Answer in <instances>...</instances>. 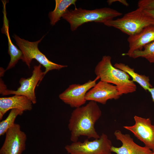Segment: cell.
<instances>
[{"label": "cell", "instance_id": "6da1fadb", "mask_svg": "<svg viewBox=\"0 0 154 154\" xmlns=\"http://www.w3.org/2000/svg\"><path fill=\"white\" fill-rule=\"evenodd\" d=\"M101 115V109L94 101H90L84 106L75 108L71 113L68 125L71 141H77L82 136L88 139L99 138L94 126Z\"/></svg>", "mask_w": 154, "mask_h": 154}, {"label": "cell", "instance_id": "7a4b0ae2", "mask_svg": "<svg viewBox=\"0 0 154 154\" xmlns=\"http://www.w3.org/2000/svg\"><path fill=\"white\" fill-rule=\"evenodd\" d=\"M111 57L105 55L95 67V73L100 80L113 84L117 87L120 96L135 92L137 86L130 80L127 73L114 66L112 64Z\"/></svg>", "mask_w": 154, "mask_h": 154}, {"label": "cell", "instance_id": "3957f363", "mask_svg": "<svg viewBox=\"0 0 154 154\" xmlns=\"http://www.w3.org/2000/svg\"><path fill=\"white\" fill-rule=\"evenodd\" d=\"M122 15L121 12L108 7L90 10L75 7L74 9H68L62 17L69 23L71 30L73 31L85 23L94 22L104 24Z\"/></svg>", "mask_w": 154, "mask_h": 154}, {"label": "cell", "instance_id": "277c9868", "mask_svg": "<svg viewBox=\"0 0 154 154\" xmlns=\"http://www.w3.org/2000/svg\"><path fill=\"white\" fill-rule=\"evenodd\" d=\"M104 24L117 29L131 36L139 33L147 26L154 25V19L144 10L138 8L125 14L122 17L108 21Z\"/></svg>", "mask_w": 154, "mask_h": 154}, {"label": "cell", "instance_id": "5b68a950", "mask_svg": "<svg viewBox=\"0 0 154 154\" xmlns=\"http://www.w3.org/2000/svg\"><path fill=\"white\" fill-rule=\"evenodd\" d=\"M44 36L39 40L33 42L21 38L15 34H14L13 37L16 41V44L23 53L22 61L30 68L33 59H35L45 68V70L44 72L45 76L50 71L54 70H59L68 66L52 62L39 50L38 48V44Z\"/></svg>", "mask_w": 154, "mask_h": 154}, {"label": "cell", "instance_id": "8992f818", "mask_svg": "<svg viewBox=\"0 0 154 154\" xmlns=\"http://www.w3.org/2000/svg\"><path fill=\"white\" fill-rule=\"evenodd\" d=\"M112 146L107 135L103 133L98 139L93 141L88 139L83 142H72L66 145L65 148L70 154H110Z\"/></svg>", "mask_w": 154, "mask_h": 154}, {"label": "cell", "instance_id": "52a82bcc", "mask_svg": "<svg viewBox=\"0 0 154 154\" xmlns=\"http://www.w3.org/2000/svg\"><path fill=\"white\" fill-rule=\"evenodd\" d=\"M41 65H35L33 67L32 74L31 77L27 78H22L19 81L20 86L17 90L7 89L1 94L3 96L10 94L22 95L27 98L33 104L37 103L35 94V89L39 84L44 77V72L41 69Z\"/></svg>", "mask_w": 154, "mask_h": 154}, {"label": "cell", "instance_id": "ba28073f", "mask_svg": "<svg viewBox=\"0 0 154 154\" xmlns=\"http://www.w3.org/2000/svg\"><path fill=\"white\" fill-rule=\"evenodd\" d=\"M100 79L97 76L93 80H89L83 84H73L60 94L59 98L64 103L72 108H75L82 106L87 101L85 96L87 92L96 84Z\"/></svg>", "mask_w": 154, "mask_h": 154}, {"label": "cell", "instance_id": "9c48e42d", "mask_svg": "<svg viewBox=\"0 0 154 154\" xmlns=\"http://www.w3.org/2000/svg\"><path fill=\"white\" fill-rule=\"evenodd\" d=\"M27 137L20 125L15 123L7 131L0 154H22L25 149Z\"/></svg>", "mask_w": 154, "mask_h": 154}, {"label": "cell", "instance_id": "30bf717a", "mask_svg": "<svg viewBox=\"0 0 154 154\" xmlns=\"http://www.w3.org/2000/svg\"><path fill=\"white\" fill-rule=\"evenodd\" d=\"M134 119V125L123 127L131 132L145 146L154 150V125L152 124L150 119L135 116Z\"/></svg>", "mask_w": 154, "mask_h": 154}, {"label": "cell", "instance_id": "8fae6325", "mask_svg": "<svg viewBox=\"0 0 154 154\" xmlns=\"http://www.w3.org/2000/svg\"><path fill=\"white\" fill-rule=\"evenodd\" d=\"M117 87L100 80L86 93V101H93L105 104L109 100H117L120 97Z\"/></svg>", "mask_w": 154, "mask_h": 154}, {"label": "cell", "instance_id": "7c38bea8", "mask_svg": "<svg viewBox=\"0 0 154 154\" xmlns=\"http://www.w3.org/2000/svg\"><path fill=\"white\" fill-rule=\"evenodd\" d=\"M114 134L116 139L121 141V146L116 147L112 146L111 152L116 154H150L153 152L151 149L145 146H140L136 143L129 134H124L119 130H116Z\"/></svg>", "mask_w": 154, "mask_h": 154}, {"label": "cell", "instance_id": "4fadbf2b", "mask_svg": "<svg viewBox=\"0 0 154 154\" xmlns=\"http://www.w3.org/2000/svg\"><path fill=\"white\" fill-rule=\"evenodd\" d=\"M33 103L25 96L15 95L8 97L0 98V120L9 110L17 109L23 112L31 110Z\"/></svg>", "mask_w": 154, "mask_h": 154}, {"label": "cell", "instance_id": "5bb4252c", "mask_svg": "<svg viewBox=\"0 0 154 154\" xmlns=\"http://www.w3.org/2000/svg\"><path fill=\"white\" fill-rule=\"evenodd\" d=\"M129 49L128 52L122 54L129 56L134 51L141 50L146 44L154 41V25L145 27L139 33L129 36L127 39Z\"/></svg>", "mask_w": 154, "mask_h": 154}, {"label": "cell", "instance_id": "9a60e30c", "mask_svg": "<svg viewBox=\"0 0 154 154\" xmlns=\"http://www.w3.org/2000/svg\"><path fill=\"white\" fill-rule=\"evenodd\" d=\"M5 12H4V16L3 25L1 29L2 33L5 34L8 41V54L10 57V60L5 70H8L14 67L18 61L22 59L23 54L22 51L18 49L13 43L10 37L8 20L6 18Z\"/></svg>", "mask_w": 154, "mask_h": 154}, {"label": "cell", "instance_id": "2e32d148", "mask_svg": "<svg viewBox=\"0 0 154 154\" xmlns=\"http://www.w3.org/2000/svg\"><path fill=\"white\" fill-rule=\"evenodd\" d=\"M114 66L127 74L132 78V80L134 82L138 83L145 91L148 90L149 88L152 87L149 82L148 76L135 72L133 68H131L128 65L122 63H116Z\"/></svg>", "mask_w": 154, "mask_h": 154}, {"label": "cell", "instance_id": "e0dca14e", "mask_svg": "<svg viewBox=\"0 0 154 154\" xmlns=\"http://www.w3.org/2000/svg\"><path fill=\"white\" fill-rule=\"evenodd\" d=\"M54 10L48 13L50 24L54 25L65 13L68 8L72 5H75L76 0H56Z\"/></svg>", "mask_w": 154, "mask_h": 154}, {"label": "cell", "instance_id": "ac0fdd59", "mask_svg": "<svg viewBox=\"0 0 154 154\" xmlns=\"http://www.w3.org/2000/svg\"><path fill=\"white\" fill-rule=\"evenodd\" d=\"M143 50L134 51L129 56L133 58L142 57L147 59L150 63H154V41L145 45Z\"/></svg>", "mask_w": 154, "mask_h": 154}, {"label": "cell", "instance_id": "d6986e66", "mask_svg": "<svg viewBox=\"0 0 154 154\" xmlns=\"http://www.w3.org/2000/svg\"><path fill=\"white\" fill-rule=\"evenodd\" d=\"M23 111L17 109H13L7 117L0 122V135L5 134L7 130L15 123L14 121L16 117L19 115L21 116Z\"/></svg>", "mask_w": 154, "mask_h": 154}, {"label": "cell", "instance_id": "ffe728a7", "mask_svg": "<svg viewBox=\"0 0 154 154\" xmlns=\"http://www.w3.org/2000/svg\"><path fill=\"white\" fill-rule=\"evenodd\" d=\"M138 8L143 10L154 9V0H140L138 2Z\"/></svg>", "mask_w": 154, "mask_h": 154}, {"label": "cell", "instance_id": "44dd1931", "mask_svg": "<svg viewBox=\"0 0 154 154\" xmlns=\"http://www.w3.org/2000/svg\"><path fill=\"white\" fill-rule=\"evenodd\" d=\"M115 2H118L126 6L129 5L128 3L125 0H109L107 1V2L109 5H110Z\"/></svg>", "mask_w": 154, "mask_h": 154}, {"label": "cell", "instance_id": "7402d4cb", "mask_svg": "<svg viewBox=\"0 0 154 154\" xmlns=\"http://www.w3.org/2000/svg\"><path fill=\"white\" fill-rule=\"evenodd\" d=\"M6 86L4 83L3 81L0 79V93L1 94L4 90L7 89Z\"/></svg>", "mask_w": 154, "mask_h": 154}, {"label": "cell", "instance_id": "603a6c76", "mask_svg": "<svg viewBox=\"0 0 154 154\" xmlns=\"http://www.w3.org/2000/svg\"><path fill=\"white\" fill-rule=\"evenodd\" d=\"M144 10L146 14L154 19V9Z\"/></svg>", "mask_w": 154, "mask_h": 154}, {"label": "cell", "instance_id": "cb8c5ba5", "mask_svg": "<svg viewBox=\"0 0 154 154\" xmlns=\"http://www.w3.org/2000/svg\"><path fill=\"white\" fill-rule=\"evenodd\" d=\"M148 91L150 92L151 95L152 100L154 102V87L150 88L149 89Z\"/></svg>", "mask_w": 154, "mask_h": 154}, {"label": "cell", "instance_id": "d4e9b609", "mask_svg": "<svg viewBox=\"0 0 154 154\" xmlns=\"http://www.w3.org/2000/svg\"><path fill=\"white\" fill-rule=\"evenodd\" d=\"M5 70H4L3 68L0 67V77H1L3 76L4 73L5 71Z\"/></svg>", "mask_w": 154, "mask_h": 154}, {"label": "cell", "instance_id": "484cf974", "mask_svg": "<svg viewBox=\"0 0 154 154\" xmlns=\"http://www.w3.org/2000/svg\"><path fill=\"white\" fill-rule=\"evenodd\" d=\"M152 151H153V152H152V153H151L150 154H154V150H153Z\"/></svg>", "mask_w": 154, "mask_h": 154}, {"label": "cell", "instance_id": "4316f807", "mask_svg": "<svg viewBox=\"0 0 154 154\" xmlns=\"http://www.w3.org/2000/svg\"><path fill=\"white\" fill-rule=\"evenodd\" d=\"M110 154H112V153H111Z\"/></svg>", "mask_w": 154, "mask_h": 154}]
</instances>
